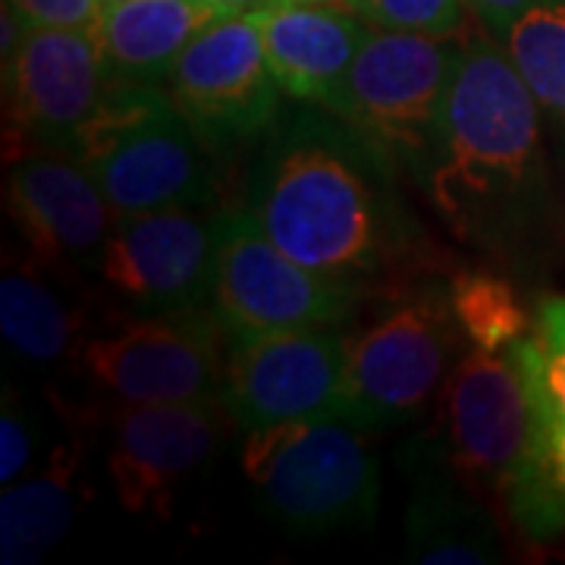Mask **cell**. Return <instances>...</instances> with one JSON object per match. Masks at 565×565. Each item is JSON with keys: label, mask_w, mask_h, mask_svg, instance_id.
I'll return each instance as SVG.
<instances>
[{"label": "cell", "mask_w": 565, "mask_h": 565, "mask_svg": "<svg viewBox=\"0 0 565 565\" xmlns=\"http://www.w3.org/2000/svg\"><path fill=\"white\" fill-rule=\"evenodd\" d=\"M440 446L456 478L484 503L503 500L531 444V396L515 349H475L444 381Z\"/></svg>", "instance_id": "8fae6325"}, {"label": "cell", "mask_w": 565, "mask_h": 565, "mask_svg": "<svg viewBox=\"0 0 565 565\" xmlns=\"http://www.w3.org/2000/svg\"><path fill=\"white\" fill-rule=\"evenodd\" d=\"M3 73L7 136L32 151L70 154L114 88L95 29L29 25Z\"/></svg>", "instance_id": "7c38bea8"}, {"label": "cell", "mask_w": 565, "mask_h": 565, "mask_svg": "<svg viewBox=\"0 0 565 565\" xmlns=\"http://www.w3.org/2000/svg\"><path fill=\"white\" fill-rule=\"evenodd\" d=\"M449 305L462 337L475 349L503 352L531 330L515 286L490 270H459L449 280Z\"/></svg>", "instance_id": "603a6c76"}, {"label": "cell", "mask_w": 565, "mask_h": 565, "mask_svg": "<svg viewBox=\"0 0 565 565\" xmlns=\"http://www.w3.org/2000/svg\"><path fill=\"white\" fill-rule=\"evenodd\" d=\"M0 330L22 359L54 362L76 337V315L41 277L17 267L0 280Z\"/></svg>", "instance_id": "44dd1931"}, {"label": "cell", "mask_w": 565, "mask_h": 565, "mask_svg": "<svg viewBox=\"0 0 565 565\" xmlns=\"http://www.w3.org/2000/svg\"><path fill=\"white\" fill-rule=\"evenodd\" d=\"M223 17L211 0H104L95 35L114 79L163 85L192 39Z\"/></svg>", "instance_id": "d6986e66"}, {"label": "cell", "mask_w": 565, "mask_h": 565, "mask_svg": "<svg viewBox=\"0 0 565 565\" xmlns=\"http://www.w3.org/2000/svg\"><path fill=\"white\" fill-rule=\"evenodd\" d=\"M390 170L340 117L299 110L267 132L243 211L289 258L367 292L415 252Z\"/></svg>", "instance_id": "6da1fadb"}, {"label": "cell", "mask_w": 565, "mask_h": 565, "mask_svg": "<svg viewBox=\"0 0 565 565\" xmlns=\"http://www.w3.org/2000/svg\"><path fill=\"white\" fill-rule=\"evenodd\" d=\"M211 3L223 7L226 13H252V10H262L267 3H274V0H211Z\"/></svg>", "instance_id": "83f0119b"}, {"label": "cell", "mask_w": 565, "mask_h": 565, "mask_svg": "<svg viewBox=\"0 0 565 565\" xmlns=\"http://www.w3.org/2000/svg\"><path fill=\"white\" fill-rule=\"evenodd\" d=\"M465 3L490 35L505 39V32L522 20L527 10L544 7V3H556V0H465Z\"/></svg>", "instance_id": "4316f807"}, {"label": "cell", "mask_w": 565, "mask_h": 565, "mask_svg": "<svg viewBox=\"0 0 565 565\" xmlns=\"http://www.w3.org/2000/svg\"><path fill=\"white\" fill-rule=\"evenodd\" d=\"M264 54L282 95L327 107L340 92L349 66L371 35V25L323 0H274L252 10Z\"/></svg>", "instance_id": "e0dca14e"}, {"label": "cell", "mask_w": 565, "mask_h": 565, "mask_svg": "<svg viewBox=\"0 0 565 565\" xmlns=\"http://www.w3.org/2000/svg\"><path fill=\"white\" fill-rule=\"evenodd\" d=\"M362 296L359 286L289 258L243 207L217 214L211 311L230 337L343 327Z\"/></svg>", "instance_id": "52a82bcc"}, {"label": "cell", "mask_w": 565, "mask_h": 565, "mask_svg": "<svg viewBox=\"0 0 565 565\" xmlns=\"http://www.w3.org/2000/svg\"><path fill=\"white\" fill-rule=\"evenodd\" d=\"M345 7L377 29L449 39L462 29L468 3L465 0H345Z\"/></svg>", "instance_id": "cb8c5ba5"}, {"label": "cell", "mask_w": 565, "mask_h": 565, "mask_svg": "<svg viewBox=\"0 0 565 565\" xmlns=\"http://www.w3.org/2000/svg\"><path fill=\"white\" fill-rule=\"evenodd\" d=\"M503 41L541 110L565 122V0L527 10Z\"/></svg>", "instance_id": "7402d4cb"}, {"label": "cell", "mask_w": 565, "mask_h": 565, "mask_svg": "<svg viewBox=\"0 0 565 565\" xmlns=\"http://www.w3.org/2000/svg\"><path fill=\"white\" fill-rule=\"evenodd\" d=\"M214 223L207 207L117 217L98 262L104 286L139 315L202 308L214 289Z\"/></svg>", "instance_id": "4fadbf2b"}, {"label": "cell", "mask_w": 565, "mask_h": 565, "mask_svg": "<svg viewBox=\"0 0 565 565\" xmlns=\"http://www.w3.org/2000/svg\"><path fill=\"white\" fill-rule=\"evenodd\" d=\"M459 47L422 32H371L323 110L359 132L393 167L424 182Z\"/></svg>", "instance_id": "8992f818"}, {"label": "cell", "mask_w": 565, "mask_h": 565, "mask_svg": "<svg viewBox=\"0 0 565 565\" xmlns=\"http://www.w3.org/2000/svg\"><path fill=\"white\" fill-rule=\"evenodd\" d=\"M79 509V446H57L25 481L0 497V563H41L61 544Z\"/></svg>", "instance_id": "ffe728a7"}, {"label": "cell", "mask_w": 565, "mask_h": 565, "mask_svg": "<svg viewBox=\"0 0 565 565\" xmlns=\"http://www.w3.org/2000/svg\"><path fill=\"white\" fill-rule=\"evenodd\" d=\"M456 333L449 286H393L367 327L349 333L340 418L362 430L412 422L446 381Z\"/></svg>", "instance_id": "5b68a950"}, {"label": "cell", "mask_w": 565, "mask_h": 565, "mask_svg": "<svg viewBox=\"0 0 565 565\" xmlns=\"http://www.w3.org/2000/svg\"><path fill=\"white\" fill-rule=\"evenodd\" d=\"M537 110L505 47L459 44L424 189L462 243L503 252L522 233L544 185Z\"/></svg>", "instance_id": "7a4b0ae2"}, {"label": "cell", "mask_w": 565, "mask_h": 565, "mask_svg": "<svg viewBox=\"0 0 565 565\" xmlns=\"http://www.w3.org/2000/svg\"><path fill=\"white\" fill-rule=\"evenodd\" d=\"M243 471L264 512L296 534L364 525L377 512V456L340 415L248 430Z\"/></svg>", "instance_id": "277c9868"}, {"label": "cell", "mask_w": 565, "mask_h": 565, "mask_svg": "<svg viewBox=\"0 0 565 565\" xmlns=\"http://www.w3.org/2000/svg\"><path fill=\"white\" fill-rule=\"evenodd\" d=\"M163 92L211 154L262 139L280 117V85L252 13H230L195 35Z\"/></svg>", "instance_id": "ba28073f"}, {"label": "cell", "mask_w": 565, "mask_h": 565, "mask_svg": "<svg viewBox=\"0 0 565 565\" xmlns=\"http://www.w3.org/2000/svg\"><path fill=\"white\" fill-rule=\"evenodd\" d=\"M35 456V418L17 393L7 390L0 412V484L20 481Z\"/></svg>", "instance_id": "d4e9b609"}, {"label": "cell", "mask_w": 565, "mask_h": 565, "mask_svg": "<svg viewBox=\"0 0 565 565\" xmlns=\"http://www.w3.org/2000/svg\"><path fill=\"white\" fill-rule=\"evenodd\" d=\"M221 444L214 403H120L110 415L107 468L132 515H170L180 484Z\"/></svg>", "instance_id": "9a60e30c"}, {"label": "cell", "mask_w": 565, "mask_h": 565, "mask_svg": "<svg viewBox=\"0 0 565 565\" xmlns=\"http://www.w3.org/2000/svg\"><path fill=\"white\" fill-rule=\"evenodd\" d=\"M207 154L163 85L120 79L70 151L102 185L117 217L207 207L217 195Z\"/></svg>", "instance_id": "3957f363"}, {"label": "cell", "mask_w": 565, "mask_h": 565, "mask_svg": "<svg viewBox=\"0 0 565 565\" xmlns=\"http://www.w3.org/2000/svg\"><path fill=\"white\" fill-rule=\"evenodd\" d=\"M32 25L54 29H95L104 0H10Z\"/></svg>", "instance_id": "484cf974"}, {"label": "cell", "mask_w": 565, "mask_h": 565, "mask_svg": "<svg viewBox=\"0 0 565 565\" xmlns=\"http://www.w3.org/2000/svg\"><path fill=\"white\" fill-rule=\"evenodd\" d=\"M7 207L35 264L51 270L102 262L117 217L92 173L61 151L25 154L7 170Z\"/></svg>", "instance_id": "2e32d148"}, {"label": "cell", "mask_w": 565, "mask_h": 565, "mask_svg": "<svg viewBox=\"0 0 565 565\" xmlns=\"http://www.w3.org/2000/svg\"><path fill=\"white\" fill-rule=\"evenodd\" d=\"M214 311L148 315L82 343L85 374L120 403H221V337Z\"/></svg>", "instance_id": "30bf717a"}, {"label": "cell", "mask_w": 565, "mask_h": 565, "mask_svg": "<svg viewBox=\"0 0 565 565\" xmlns=\"http://www.w3.org/2000/svg\"><path fill=\"white\" fill-rule=\"evenodd\" d=\"M345 343L349 333L337 327L236 333L223 367V412L245 434L340 415Z\"/></svg>", "instance_id": "9c48e42d"}, {"label": "cell", "mask_w": 565, "mask_h": 565, "mask_svg": "<svg viewBox=\"0 0 565 565\" xmlns=\"http://www.w3.org/2000/svg\"><path fill=\"white\" fill-rule=\"evenodd\" d=\"M412 478L405 550L412 563L487 565L500 559L490 503L456 478L444 446L422 437L405 449Z\"/></svg>", "instance_id": "ac0fdd59"}, {"label": "cell", "mask_w": 565, "mask_h": 565, "mask_svg": "<svg viewBox=\"0 0 565 565\" xmlns=\"http://www.w3.org/2000/svg\"><path fill=\"white\" fill-rule=\"evenodd\" d=\"M512 349L531 396V444L500 503L512 525L541 541L565 527V296L544 299Z\"/></svg>", "instance_id": "5bb4252c"}]
</instances>
